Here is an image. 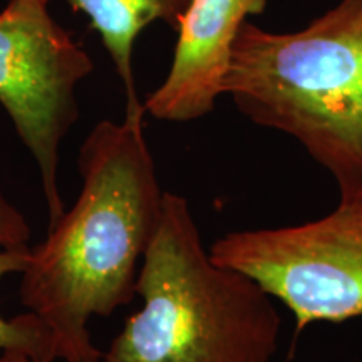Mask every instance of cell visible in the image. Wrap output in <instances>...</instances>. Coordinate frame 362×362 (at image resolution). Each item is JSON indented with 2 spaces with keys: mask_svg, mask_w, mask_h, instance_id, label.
<instances>
[{
  "mask_svg": "<svg viewBox=\"0 0 362 362\" xmlns=\"http://www.w3.org/2000/svg\"><path fill=\"white\" fill-rule=\"evenodd\" d=\"M144 115L143 106L126 107L123 121L90 129L78 155V200L30 248L21 272V304L49 329L56 361H101L89 320L110 317L136 296L139 260L165 198Z\"/></svg>",
  "mask_w": 362,
  "mask_h": 362,
  "instance_id": "1",
  "label": "cell"
},
{
  "mask_svg": "<svg viewBox=\"0 0 362 362\" xmlns=\"http://www.w3.org/2000/svg\"><path fill=\"white\" fill-rule=\"evenodd\" d=\"M143 307L104 362H272L282 317L262 285L216 264L185 197L165 192L136 279Z\"/></svg>",
  "mask_w": 362,
  "mask_h": 362,
  "instance_id": "2",
  "label": "cell"
},
{
  "mask_svg": "<svg viewBox=\"0 0 362 362\" xmlns=\"http://www.w3.org/2000/svg\"><path fill=\"white\" fill-rule=\"evenodd\" d=\"M223 93L252 123L300 143L339 198L362 194V0H341L296 33L247 21Z\"/></svg>",
  "mask_w": 362,
  "mask_h": 362,
  "instance_id": "3",
  "label": "cell"
},
{
  "mask_svg": "<svg viewBox=\"0 0 362 362\" xmlns=\"http://www.w3.org/2000/svg\"><path fill=\"white\" fill-rule=\"evenodd\" d=\"M208 250L216 264L255 279L298 330L362 317V194L339 198L330 214L300 225L228 232Z\"/></svg>",
  "mask_w": 362,
  "mask_h": 362,
  "instance_id": "4",
  "label": "cell"
},
{
  "mask_svg": "<svg viewBox=\"0 0 362 362\" xmlns=\"http://www.w3.org/2000/svg\"><path fill=\"white\" fill-rule=\"evenodd\" d=\"M93 71V59L54 19L49 0H8L0 11V104L37 165L49 225L66 211L59 148L79 117L78 86Z\"/></svg>",
  "mask_w": 362,
  "mask_h": 362,
  "instance_id": "5",
  "label": "cell"
},
{
  "mask_svg": "<svg viewBox=\"0 0 362 362\" xmlns=\"http://www.w3.org/2000/svg\"><path fill=\"white\" fill-rule=\"evenodd\" d=\"M269 0H189L178 27L166 78L146 98L144 112L166 123H189L210 115L223 86L235 39Z\"/></svg>",
  "mask_w": 362,
  "mask_h": 362,
  "instance_id": "6",
  "label": "cell"
},
{
  "mask_svg": "<svg viewBox=\"0 0 362 362\" xmlns=\"http://www.w3.org/2000/svg\"><path fill=\"white\" fill-rule=\"evenodd\" d=\"M72 11L83 12L112 59L123 81L128 107L143 106L136 94L133 51L141 30L153 22H165L178 30L189 0H67Z\"/></svg>",
  "mask_w": 362,
  "mask_h": 362,
  "instance_id": "7",
  "label": "cell"
},
{
  "mask_svg": "<svg viewBox=\"0 0 362 362\" xmlns=\"http://www.w3.org/2000/svg\"><path fill=\"white\" fill-rule=\"evenodd\" d=\"M30 247H0V280L8 274H21L29 260ZM19 351L44 362H56L49 329L33 312L4 319L0 315V361L6 352Z\"/></svg>",
  "mask_w": 362,
  "mask_h": 362,
  "instance_id": "8",
  "label": "cell"
},
{
  "mask_svg": "<svg viewBox=\"0 0 362 362\" xmlns=\"http://www.w3.org/2000/svg\"><path fill=\"white\" fill-rule=\"evenodd\" d=\"M29 238L30 226L25 216L0 193V247H25Z\"/></svg>",
  "mask_w": 362,
  "mask_h": 362,
  "instance_id": "9",
  "label": "cell"
},
{
  "mask_svg": "<svg viewBox=\"0 0 362 362\" xmlns=\"http://www.w3.org/2000/svg\"><path fill=\"white\" fill-rule=\"evenodd\" d=\"M0 362H44V361L34 359V357L25 354V352L12 351V352H6V354L2 356V361Z\"/></svg>",
  "mask_w": 362,
  "mask_h": 362,
  "instance_id": "10",
  "label": "cell"
}]
</instances>
